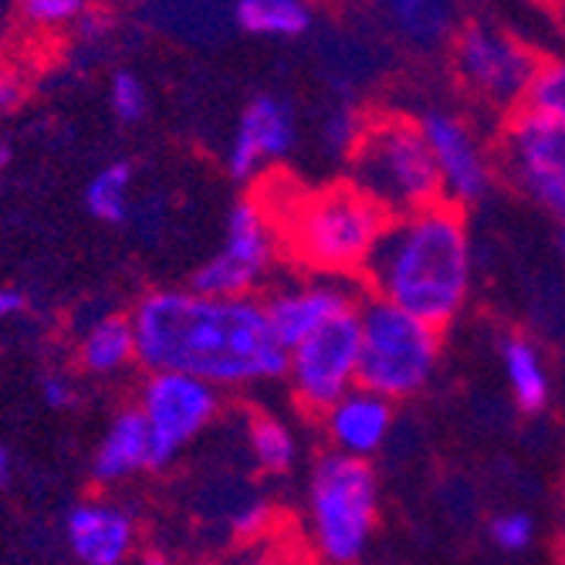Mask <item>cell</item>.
I'll return each instance as SVG.
<instances>
[{"instance_id":"6da1fadb","label":"cell","mask_w":565,"mask_h":565,"mask_svg":"<svg viewBox=\"0 0 565 565\" xmlns=\"http://www.w3.org/2000/svg\"><path fill=\"white\" fill-rule=\"evenodd\" d=\"M136 363L146 373H180L217 390L258 386L285 376L265 298H217L193 288L149 291L132 308Z\"/></svg>"},{"instance_id":"7a4b0ae2","label":"cell","mask_w":565,"mask_h":565,"mask_svg":"<svg viewBox=\"0 0 565 565\" xmlns=\"http://www.w3.org/2000/svg\"><path fill=\"white\" fill-rule=\"evenodd\" d=\"M363 285L373 298L444 332L468 308L475 288V244L465 211L434 203L393 217L363 271Z\"/></svg>"},{"instance_id":"3957f363","label":"cell","mask_w":565,"mask_h":565,"mask_svg":"<svg viewBox=\"0 0 565 565\" xmlns=\"http://www.w3.org/2000/svg\"><path fill=\"white\" fill-rule=\"evenodd\" d=\"M268 207V203H265ZM281 247L308 275L363 278L390 217L352 183H329L308 193H291L281 207H268Z\"/></svg>"},{"instance_id":"277c9868","label":"cell","mask_w":565,"mask_h":565,"mask_svg":"<svg viewBox=\"0 0 565 565\" xmlns=\"http://www.w3.org/2000/svg\"><path fill=\"white\" fill-rule=\"evenodd\" d=\"M380 529V478L370 460L329 450L308 475L305 535L322 565H355Z\"/></svg>"},{"instance_id":"5b68a950","label":"cell","mask_w":565,"mask_h":565,"mask_svg":"<svg viewBox=\"0 0 565 565\" xmlns=\"http://www.w3.org/2000/svg\"><path fill=\"white\" fill-rule=\"evenodd\" d=\"M349 183L393 221L444 203L440 177L417 119L376 116L349 157Z\"/></svg>"},{"instance_id":"8992f818","label":"cell","mask_w":565,"mask_h":565,"mask_svg":"<svg viewBox=\"0 0 565 565\" xmlns=\"http://www.w3.org/2000/svg\"><path fill=\"white\" fill-rule=\"evenodd\" d=\"M444 335L417 316L383 301L359 305V386L390 403L420 396L440 370Z\"/></svg>"},{"instance_id":"52a82bcc","label":"cell","mask_w":565,"mask_h":565,"mask_svg":"<svg viewBox=\"0 0 565 565\" xmlns=\"http://www.w3.org/2000/svg\"><path fill=\"white\" fill-rule=\"evenodd\" d=\"M454 75L475 102L504 119L529 106V92L542 68V55L494 21H471L450 38Z\"/></svg>"},{"instance_id":"ba28073f","label":"cell","mask_w":565,"mask_h":565,"mask_svg":"<svg viewBox=\"0 0 565 565\" xmlns=\"http://www.w3.org/2000/svg\"><path fill=\"white\" fill-rule=\"evenodd\" d=\"M278 247H281V234H278L271 211L265 207V200L244 196L227 214L221 250L211 254V258L193 271L190 288L200 295H217V298L254 295L268 281L275 258H278Z\"/></svg>"},{"instance_id":"9c48e42d","label":"cell","mask_w":565,"mask_h":565,"mask_svg":"<svg viewBox=\"0 0 565 565\" xmlns=\"http://www.w3.org/2000/svg\"><path fill=\"white\" fill-rule=\"evenodd\" d=\"M498 167L511 186L565 227V126L529 106L511 113L498 136Z\"/></svg>"},{"instance_id":"30bf717a","label":"cell","mask_w":565,"mask_h":565,"mask_svg":"<svg viewBox=\"0 0 565 565\" xmlns=\"http://www.w3.org/2000/svg\"><path fill=\"white\" fill-rule=\"evenodd\" d=\"M221 403L224 396L211 383L180 373H149L136 403L149 430V471L173 465V457L217 420Z\"/></svg>"},{"instance_id":"8fae6325","label":"cell","mask_w":565,"mask_h":565,"mask_svg":"<svg viewBox=\"0 0 565 565\" xmlns=\"http://www.w3.org/2000/svg\"><path fill=\"white\" fill-rule=\"evenodd\" d=\"M285 380L301 409L322 417L359 386V308L288 349Z\"/></svg>"},{"instance_id":"7c38bea8","label":"cell","mask_w":565,"mask_h":565,"mask_svg":"<svg viewBox=\"0 0 565 565\" xmlns=\"http://www.w3.org/2000/svg\"><path fill=\"white\" fill-rule=\"evenodd\" d=\"M417 122L430 146L444 203H450L457 211L481 203L494 186L498 160L491 157V149L484 146L478 129L465 116L447 109H430Z\"/></svg>"},{"instance_id":"4fadbf2b","label":"cell","mask_w":565,"mask_h":565,"mask_svg":"<svg viewBox=\"0 0 565 565\" xmlns=\"http://www.w3.org/2000/svg\"><path fill=\"white\" fill-rule=\"evenodd\" d=\"M359 305H363V298H359L349 278L308 275V278H295V281L271 288V295L265 298V312L278 342L288 352L308 335L332 326L335 319L355 312Z\"/></svg>"},{"instance_id":"5bb4252c","label":"cell","mask_w":565,"mask_h":565,"mask_svg":"<svg viewBox=\"0 0 565 565\" xmlns=\"http://www.w3.org/2000/svg\"><path fill=\"white\" fill-rule=\"evenodd\" d=\"M298 122L291 102L281 95H254L244 113L237 116L231 146H227V173L237 183H250L258 173H265L271 163L285 160L295 149Z\"/></svg>"},{"instance_id":"9a60e30c","label":"cell","mask_w":565,"mask_h":565,"mask_svg":"<svg viewBox=\"0 0 565 565\" xmlns=\"http://www.w3.org/2000/svg\"><path fill=\"white\" fill-rule=\"evenodd\" d=\"M65 539L82 565H126L136 552V519L109 498H82L65 519Z\"/></svg>"},{"instance_id":"2e32d148","label":"cell","mask_w":565,"mask_h":565,"mask_svg":"<svg viewBox=\"0 0 565 565\" xmlns=\"http://www.w3.org/2000/svg\"><path fill=\"white\" fill-rule=\"evenodd\" d=\"M322 427L332 440V450L370 460L386 447L393 434V403L373 390L355 386L326 409Z\"/></svg>"},{"instance_id":"e0dca14e","label":"cell","mask_w":565,"mask_h":565,"mask_svg":"<svg viewBox=\"0 0 565 565\" xmlns=\"http://www.w3.org/2000/svg\"><path fill=\"white\" fill-rule=\"evenodd\" d=\"M149 471V430L136 406H126L109 420L95 454H92V478L98 484H119Z\"/></svg>"},{"instance_id":"ac0fdd59","label":"cell","mask_w":565,"mask_h":565,"mask_svg":"<svg viewBox=\"0 0 565 565\" xmlns=\"http://www.w3.org/2000/svg\"><path fill=\"white\" fill-rule=\"evenodd\" d=\"M498 352H501L504 383L511 390L515 406L529 417L542 414V409L548 406V399H552V376H548L542 349L522 332H508L498 342Z\"/></svg>"},{"instance_id":"d6986e66","label":"cell","mask_w":565,"mask_h":565,"mask_svg":"<svg viewBox=\"0 0 565 565\" xmlns=\"http://www.w3.org/2000/svg\"><path fill=\"white\" fill-rule=\"evenodd\" d=\"M78 363L92 376H116L136 363V332L129 316H102L95 319L82 342H78Z\"/></svg>"},{"instance_id":"ffe728a7","label":"cell","mask_w":565,"mask_h":565,"mask_svg":"<svg viewBox=\"0 0 565 565\" xmlns=\"http://www.w3.org/2000/svg\"><path fill=\"white\" fill-rule=\"evenodd\" d=\"M386 18L414 47H440L457 34L454 0H383Z\"/></svg>"},{"instance_id":"44dd1931","label":"cell","mask_w":565,"mask_h":565,"mask_svg":"<svg viewBox=\"0 0 565 565\" xmlns=\"http://www.w3.org/2000/svg\"><path fill=\"white\" fill-rule=\"evenodd\" d=\"M234 24L254 38H301L312 31L308 0H234Z\"/></svg>"},{"instance_id":"7402d4cb","label":"cell","mask_w":565,"mask_h":565,"mask_svg":"<svg viewBox=\"0 0 565 565\" xmlns=\"http://www.w3.org/2000/svg\"><path fill=\"white\" fill-rule=\"evenodd\" d=\"M129 193H132V163L116 160L88 180L85 207L102 224H122L129 217Z\"/></svg>"},{"instance_id":"603a6c76","label":"cell","mask_w":565,"mask_h":565,"mask_svg":"<svg viewBox=\"0 0 565 565\" xmlns=\"http://www.w3.org/2000/svg\"><path fill=\"white\" fill-rule=\"evenodd\" d=\"M247 444H250L254 460H258V468L268 475H285L295 468V460H298V440H295L291 427L278 417H268V414L250 417Z\"/></svg>"},{"instance_id":"cb8c5ba5","label":"cell","mask_w":565,"mask_h":565,"mask_svg":"<svg viewBox=\"0 0 565 565\" xmlns=\"http://www.w3.org/2000/svg\"><path fill=\"white\" fill-rule=\"evenodd\" d=\"M95 0H18V14L31 31H62L75 21H85Z\"/></svg>"},{"instance_id":"d4e9b609","label":"cell","mask_w":565,"mask_h":565,"mask_svg":"<svg viewBox=\"0 0 565 565\" xmlns=\"http://www.w3.org/2000/svg\"><path fill=\"white\" fill-rule=\"evenodd\" d=\"M529 109L565 126V55L542 58V68L529 92Z\"/></svg>"},{"instance_id":"484cf974","label":"cell","mask_w":565,"mask_h":565,"mask_svg":"<svg viewBox=\"0 0 565 565\" xmlns=\"http://www.w3.org/2000/svg\"><path fill=\"white\" fill-rule=\"evenodd\" d=\"M366 116L359 113L355 106H339L326 116L322 122V146L332 152V157H352V149L359 146V139H363L366 132Z\"/></svg>"},{"instance_id":"4316f807","label":"cell","mask_w":565,"mask_h":565,"mask_svg":"<svg viewBox=\"0 0 565 565\" xmlns=\"http://www.w3.org/2000/svg\"><path fill=\"white\" fill-rule=\"evenodd\" d=\"M488 539L494 548L508 552V555H519L525 548H532L535 542V519L529 515V511H501V515H494L488 522Z\"/></svg>"},{"instance_id":"83f0119b","label":"cell","mask_w":565,"mask_h":565,"mask_svg":"<svg viewBox=\"0 0 565 565\" xmlns=\"http://www.w3.org/2000/svg\"><path fill=\"white\" fill-rule=\"evenodd\" d=\"M109 106L116 113L119 122L136 126L139 119H146L149 113V92L142 85V78L136 72H116L109 82Z\"/></svg>"},{"instance_id":"f1b7e54d","label":"cell","mask_w":565,"mask_h":565,"mask_svg":"<svg viewBox=\"0 0 565 565\" xmlns=\"http://www.w3.org/2000/svg\"><path fill=\"white\" fill-rule=\"evenodd\" d=\"M271 519H275V511L268 501H244L231 511V532L237 539H258L268 532Z\"/></svg>"},{"instance_id":"f546056e","label":"cell","mask_w":565,"mask_h":565,"mask_svg":"<svg viewBox=\"0 0 565 565\" xmlns=\"http://www.w3.org/2000/svg\"><path fill=\"white\" fill-rule=\"evenodd\" d=\"M41 399L47 409H68L75 403V383L65 373H47L41 380Z\"/></svg>"},{"instance_id":"4dcf8cb0","label":"cell","mask_w":565,"mask_h":565,"mask_svg":"<svg viewBox=\"0 0 565 565\" xmlns=\"http://www.w3.org/2000/svg\"><path fill=\"white\" fill-rule=\"evenodd\" d=\"M24 102V78L14 68L0 65V119L11 116Z\"/></svg>"},{"instance_id":"1f68e13d","label":"cell","mask_w":565,"mask_h":565,"mask_svg":"<svg viewBox=\"0 0 565 565\" xmlns=\"http://www.w3.org/2000/svg\"><path fill=\"white\" fill-rule=\"evenodd\" d=\"M28 308V295L18 288H0V322H11L18 319Z\"/></svg>"},{"instance_id":"d6a6232c","label":"cell","mask_w":565,"mask_h":565,"mask_svg":"<svg viewBox=\"0 0 565 565\" xmlns=\"http://www.w3.org/2000/svg\"><path fill=\"white\" fill-rule=\"evenodd\" d=\"M14 481V454L8 450V444H0V488H11Z\"/></svg>"},{"instance_id":"836d02e7","label":"cell","mask_w":565,"mask_h":565,"mask_svg":"<svg viewBox=\"0 0 565 565\" xmlns=\"http://www.w3.org/2000/svg\"><path fill=\"white\" fill-rule=\"evenodd\" d=\"M555 24H558V34L565 38V0H555Z\"/></svg>"},{"instance_id":"e575fe53","label":"cell","mask_w":565,"mask_h":565,"mask_svg":"<svg viewBox=\"0 0 565 565\" xmlns=\"http://www.w3.org/2000/svg\"><path fill=\"white\" fill-rule=\"evenodd\" d=\"M11 157H14L11 142H0V170H8V167H11Z\"/></svg>"},{"instance_id":"d590c367","label":"cell","mask_w":565,"mask_h":565,"mask_svg":"<svg viewBox=\"0 0 565 565\" xmlns=\"http://www.w3.org/2000/svg\"><path fill=\"white\" fill-rule=\"evenodd\" d=\"M139 565H170V558H163V555H142Z\"/></svg>"},{"instance_id":"8d00e7d4","label":"cell","mask_w":565,"mask_h":565,"mask_svg":"<svg viewBox=\"0 0 565 565\" xmlns=\"http://www.w3.org/2000/svg\"><path fill=\"white\" fill-rule=\"evenodd\" d=\"M558 250H562V262H565V227H562V237H558Z\"/></svg>"},{"instance_id":"74e56055","label":"cell","mask_w":565,"mask_h":565,"mask_svg":"<svg viewBox=\"0 0 565 565\" xmlns=\"http://www.w3.org/2000/svg\"><path fill=\"white\" fill-rule=\"evenodd\" d=\"M558 565H565V552H562V555H558Z\"/></svg>"}]
</instances>
